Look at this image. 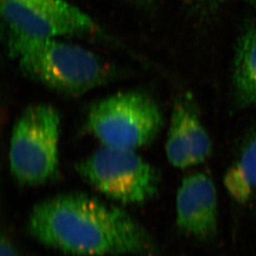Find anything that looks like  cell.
Returning a JSON list of instances; mask_svg holds the SVG:
<instances>
[{"label":"cell","instance_id":"cell-2","mask_svg":"<svg viewBox=\"0 0 256 256\" xmlns=\"http://www.w3.org/2000/svg\"><path fill=\"white\" fill-rule=\"evenodd\" d=\"M10 51L22 72L49 89L80 96L109 80L112 70L96 54L58 39L11 35Z\"/></svg>","mask_w":256,"mask_h":256},{"label":"cell","instance_id":"cell-10","mask_svg":"<svg viewBox=\"0 0 256 256\" xmlns=\"http://www.w3.org/2000/svg\"><path fill=\"white\" fill-rule=\"evenodd\" d=\"M223 184L230 196L240 204L256 198V133L226 172Z\"/></svg>","mask_w":256,"mask_h":256},{"label":"cell","instance_id":"cell-13","mask_svg":"<svg viewBox=\"0 0 256 256\" xmlns=\"http://www.w3.org/2000/svg\"><path fill=\"white\" fill-rule=\"evenodd\" d=\"M246 1H247V2H252V4H253L256 5V0H246Z\"/></svg>","mask_w":256,"mask_h":256},{"label":"cell","instance_id":"cell-1","mask_svg":"<svg viewBox=\"0 0 256 256\" xmlns=\"http://www.w3.org/2000/svg\"><path fill=\"white\" fill-rule=\"evenodd\" d=\"M28 232L41 244L76 256H158L152 236L117 206L83 194H60L36 204Z\"/></svg>","mask_w":256,"mask_h":256},{"label":"cell","instance_id":"cell-12","mask_svg":"<svg viewBox=\"0 0 256 256\" xmlns=\"http://www.w3.org/2000/svg\"><path fill=\"white\" fill-rule=\"evenodd\" d=\"M199 1L206 4V6H208V7L214 8L216 7L226 0H199Z\"/></svg>","mask_w":256,"mask_h":256},{"label":"cell","instance_id":"cell-3","mask_svg":"<svg viewBox=\"0 0 256 256\" xmlns=\"http://www.w3.org/2000/svg\"><path fill=\"white\" fill-rule=\"evenodd\" d=\"M60 116L54 107L29 106L16 121L10 137L8 161L20 184L34 186L56 178L59 167Z\"/></svg>","mask_w":256,"mask_h":256},{"label":"cell","instance_id":"cell-5","mask_svg":"<svg viewBox=\"0 0 256 256\" xmlns=\"http://www.w3.org/2000/svg\"><path fill=\"white\" fill-rule=\"evenodd\" d=\"M76 168L87 182L118 202H146L160 190V172L136 150L104 146Z\"/></svg>","mask_w":256,"mask_h":256},{"label":"cell","instance_id":"cell-4","mask_svg":"<svg viewBox=\"0 0 256 256\" xmlns=\"http://www.w3.org/2000/svg\"><path fill=\"white\" fill-rule=\"evenodd\" d=\"M164 117L154 100L144 92H121L92 106L87 127L104 146L136 150L157 138Z\"/></svg>","mask_w":256,"mask_h":256},{"label":"cell","instance_id":"cell-9","mask_svg":"<svg viewBox=\"0 0 256 256\" xmlns=\"http://www.w3.org/2000/svg\"><path fill=\"white\" fill-rule=\"evenodd\" d=\"M233 84L237 104L244 108L256 107V28L247 29L238 40Z\"/></svg>","mask_w":256,"mask_h":256},{"label":"cell","instance_id":"cell-7","mask_svg":"<svg viewBox=\"0 0 256 256\" xmlns=\"http://www.w3.org/2000/svg\"><path fill=\"white\" fill-rule=\"evenodd\" d=\"M212 152L210 136L204 128L190 94L176 100L166 142L168 160L174 167L186 168L205 162Z\"/></svg>","mask_w":256,"mask_h":256},{"label":"cell","instance_id":"cell-6","mask_svg":"<svg viewBox=\"0 0 256 256\" xmlns=\"http://www.w3.org/2000/svg\"><path fill=\"white\" fill-rule=\"evenodd\" d=\"M0 6L11 35L58 39L96 28L88 15L65 0H0Z\"/></svg>","mask_w":256,"mask_h":256},{"label":"cell","instance_id":"cell-8","mask_svg":"<svg viewBox=\"0 0 256 256\" xmlns=\"http://www.w3.org/2000/svg\"><path fill=\"white\" fill-rule=\"evenodd\" d=\"M218 195L215 184L202 172L185 176L176 196V222L182 232L202 240L218 234Z\"/></svg>","mask_w":256,"mask_h":256},{"label":"cell","instance_id":"cell-11","mask_svg":"<svg viewBox=\"0 0 256 256\" xmlns=\"http://www.w3.org/2000/svg\"><path fill=\"white\" fill-rule=\"evenodd\" d=\"M0 256H18L12 242L5 236H2L0 242Z\"/></svg>","mask_w":256,"mask_h":256}]
</instances>
